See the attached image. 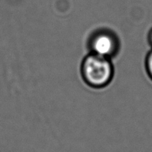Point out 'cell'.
<instances>
[{
    "mask_svg": "<svg viewBox=\"0 0 152 152\" xmlns=\"http://www.w3.org/2000/svg\"><path fill=\"white\" fill-rule=\"evenodd\" d=\"M83 78L91 86L103 87L113 76V67L108 58L91 53L84 59L82 67Z\"/></svg>",
    "mask_w": 152,
    "mask_h": 152,
    "instance_id": "cell-1",
    "label": "cell"
},
{
    "mask_svg": "<svg viewBox=\"0 0 152 152\" xmlns=\"http://www.w3.org/2000/svg\"><path fill=\"white\" fill-rule=\"evenodd\" d=\"M117 39L106 31H102L95 34L91 41V48L93 53L108 58L114 55L117 50Z\"/></svg>",
    "mask_w": 152,
    "mask_h": 152,
    "instance_id": "cell-2",
    "label": "cell"
},
{
    "mask_svg": "<svg viewBox=\"0 0 152 152\" xmlns=\"http://www.w3.org/2000/svg\"><path fill=\"white\" fill-rule=\"evenodd\" d=\"M146 69L150 78L152 80V50L148 54L146 58Z\"/></svg>",
    "mask_w": 152,
    "mask_h": 152,
    "instance_id": "cell-3",
    "label": "cell"
},
{
    "mask_svg": "<svg viewBox=\"0 0 152 152\" xmlns=\"http://www.w3.org/2000/svg\"><path fill=\"white\" fill-rule=\"evenodd\" d=\"M148 39H149L150 44H151V46H152V29H151V31H150V33H149V37H148Z\"/></svg>",
    "mask_w": 152,
    "mask_h": 152,
    "instance_id": "cell-4",
    "label": "cell"
}]
</instances>
